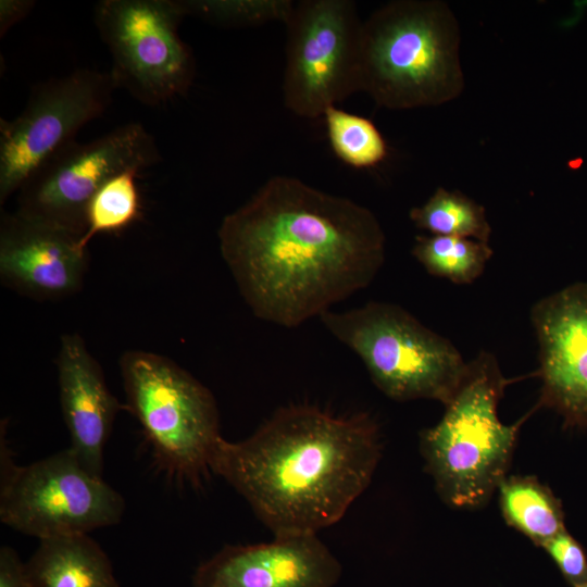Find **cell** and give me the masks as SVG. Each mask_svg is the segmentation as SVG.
Masks as SVG:
<instances>
[{
	"mask_svg": "<svg viewBox=\"0 0 587 587\" xmlns=\"http://www.w3.org/2000/svg\"><path fill=\"white\" fill-rule=\"evenodd\" d=\"M120 369L127 408L139 422L157 467L179 484L200 487L222 437L213 394L166 357L126 351Z\"/></svg>",
	"mask_w": 587,
	"mask_h": 587,
	"instance_id": "5b68a950",
	"label": "cell"
},
{
	"mask_svg": "<svg viewBox=\"0 0 587 587\" xmlns=\"http://www.w3.org/2000/svg\"><path fill=\"white\" fill-rule=\"evenodd\" d=\"M530 320L539 344L538 408L554 410L564 428L587 429V283L540 299Z\"/></svg>",
	"mask_w": 587,
	"mask_h": 587,
	"instance_id": "7c38bea8",
	"label": "cell"
},
{
	"mask_svg": "<svg viewBox=\"0 0 587 587\" xmlns=\"http://www.w3.org/2000/svg\"><path fill=\"white\" fill-rule=\"evenodd\" d=\"M497 491L505 523L535 546L540 548L566 529L561 501L537 477L507 476Z\"/></svg>",
	"mask_w": 587,
	"mask_h": 587,
	"instance_id": "e0dca14e",
	"label": "cell"
},
{
	"mask_svg": "<svg viewBox=\"0 0 587 587\" xmlns=\"http://www.w3.org/2000/svg\"><path fill=\"white\" fill-rule=\"evenodd\" d=\"M82 237L38 220L2 213L0 277L2 283L35 299H57L77 292L88 265Z\"/></svg>",
	"mask_w": 587,
	"mask_h": 587,
	"instance_id": "5bb4252c",
	"label": "cell"
},
{
	"mask_svg": "<svg viewBox=\"0 0 587 587\" xmlns=\"http://www.w3.org/2000/svg\"><path fill=\"white\" fill-rule=\"evenodd\" d=\"M410 220L420 228L438 236L471 238L488 243L491 227L485 208L460 191L442 187L420 207L409 213Z\"/></svg>",
	"mask_w": 587,
	"mask_h": 587,
	"instance_id": "ac0fdd59",
	"label": "cell"
},
{
	"mask_svg": "<svg viewBox=\"0 0 587 587\" xmlns=\"http://www.w3.org/2000/svg\"><path fill=\"white\" fill-rule=\"evenodd\" d=\"M217 235L251 312L287 328L367 287L385 261V234L371 210L285 175L227 214Z\"/></svg>",
	"mask_w": 587,
	"mask_h": 587,
	"instance_id": "6da1fadb",
	"label": "cell"
},
{
	"mask_svg": "<svg viewBox=\"0 0 587 587\" xmlns=\"http://www.w3.org/2000/svg\"><path fill=\"white\" fill-rule=\"evenodd\" d=\"M186 16L220 26H257L285 23L295 2L291 0H180Z\"/></svg>",
	"mask_w": 587,
	"mask_h": 587,
	"instance_id": "7402d4cb",
	"label": "cell"
},
{
	"mask_svg": "<svg viewBox=\"0 0 587 587\" xmlns=\"http://www.w3.org/2000/svg\"><path fill=\"white\" fill-rule=\"evenodd\" d=\"M155 139L137 122L89 141L72 140L53 152L17 192L16 212L66 229L86 232V210L96 191L114 175L161 162Z\"/></svg>",
	"mask_w": 587,
	"mask_h": 587,
	"instance_id": "30bf717a",
	"label": "cell"
},
{
	"mask_svg": "<svg viewBox=\"0 0 587 587\" xmlns=\"http://www.w3.org/2000/svg\"><path fill=\"white\" fill-rule=\"evenodd\" d=\"M413 257L433 276L471 284L484 272L492 250L486 242L455 236H417Z\"/></svg>",
	"mask_w": 587,
	"mask_h": 587,
	"instance_id": "d6986e66",
	"label": "cell"
},
{
	"mask_svg": "<svg viewBox=\"0 0 587 587\" xmlns=\"http://www.w3.org/2000/svg\"><path fill=\"white\" fill-rule=\"evenodd\" d=\"M511 383L494 354L480 352L465 374L441 420L420 435L425 469L448 505L474 510L486 505L508 476L519 430L538 409L504 424L498 404Z\"/></svg>",
	"mask_w": 587,
	"mask_h": 587,
	"instance_id": "277c9868",
	"label": "cell"
},
{
	"mask_svg": "<svg viewBox=\"0 0 587 587\" xmlns=\"http://www.w3.org/2000/svg\"><path fill=\"white\" fill-rule=\"evenodd\" d=\"M323 117L329 145L345 164L370 168L386 159L387 142L371 120L336 107L328 108Z\"/></svg>",
	"mask_w": 587,
	"mask_h": 587,
	"instance_id": "44dd1931",
	"label": "cell"
},
{
	"mask_svg": "<svg viewBox=\"0 0 587 587\" xmlns=\"http://www.w3.org/2000/svg\"><path fill=\"white\" fill-rule=\"evenodd\" d=\"M574 587H587V580L584 582V583H582V584H579V585H576V586H574Z\"/></svg>",
	"mask_w": 587,
	"mask_h": 587,
	"instance_id": "484cf974",
	"label": "cell"
},
{
	"mask_svg": "<svg viewBox=\"0 0 587 587\" xmlns=\"http://www.w3.org/2000/svg\"><path fill=\"white\" fill-rule=\"evenodd\" d=\"M33 0L0 1V37L2 38L14 25L23 21L35 7Z\"/></svg>",
	"mask_w": 587,
	"mask_h": 587,
	"instance_id": "d4e9b609",
	"label": "cell"
},
{
	"mask_svg": "<svg viewBox=\"0 0 587 587\" xmlns=\"http://www.w3.org/2000/svg\"><path fill=\"white\" fill-rule=\"evenodd\" d=\"M286 27L285 107L316 118L361 91L363 22L351 0L295 2Z\"/></svg>",
	"mask_w": 587,
	"mask_h": 587,
	"instance_id": "9c48e42d",
	"label": "cell"
},
{
	"mask_svg": "<svg viewBox=\"0 0 587 587\" xmlns=\"http://www.w3.org/2000/svg\"><path fill=\"white\" fill-rule=\"evenodd\" d=\"M380 452L371 416L289 405L243 440L221 437L210 469L274 536L317 534L337 523L367 488Z\"/></svg>",
	"mask_w": 587,
	"mask_h": 587,
	"instance_id": "7a4b0ae2",
	"label": "cell"
},
{
	"mask_svg": "<svg viewBox=\"0 0 587 587\" xmlns=\"http://www.w3.org/2000/svg\"><path fill=\"white\" fill-rule=\"evenodd\" d=\"M116 88L110 72L77 68L36 84L15 118H0L1 205L46 159L105 112Z\"/></svg>",
	"mask_w": 587,
	"mask_h": 587,
	"instance_id": "8fae6325",
	"label": "cell"
},
{
	"mask_svg": "<svg viewBox=\"0 0 587 587\" xmlns=\"http://www.w3.org/2000/svg\"><path fill=\"white\" fill-rule=\"evenodd\" d=\"M324 327L363 362L374 385L396 401L430 399L446 405L465 374L447 338L400 305L370 301L345 312L326 311Z\"/></svg>",
	"mask_w": 587,
	"mask_h": 587,
	"instance_id": "8992f818",
	"label": "cell"
},
{
	"mask_svg": "<svg viewBox=\"0 0 587 587\" xmlns=\"http://www.w3.org/2000/svg\"><path fill=\"white\" fill-rule=\"evenodd\" d=\"M24 573L29 587H120L110 558L89 534L40 539Z\"/></svg>",
	"mask_w": 587,
	"mask_h": 587,
	"instance_id": "2e32d148",
	"label": "cell"
},
{
	"mask_svg": "<svg viewBox=\"0 0 587 587\" xmlns=\"http://www.w3.org/2000/svg\"><path fill=\"white\" fill-rule=\"evenodd\" d=\"M572 587L587 580V554L584 547L565 529L541 547Z\"/></svg>",
	"mask_w": 587,
	"mask_h": 587,
	"instance_id": "603a6c76",
	"label": "cell"
},
{
	"mask_svg": "<svg viewBox=\"0 0 587 587\" xmlns=\"http://www.w3.org/2000/svg\"><path fill=\"white\" fill-rule=\"evenodd\" d=\"M0 587H29L24 573V562L9 546L0 548Z\"/></svg>",
	"mask_w": 587,
	"mask_h": 587,
	"instance_id": "cb8c5ba5",
	"label": "cell"
},
{
	"mask_svg": "<svg viewBox=\"0 0 587 587\" xmlns=\"http://www.w3.org/2000/svg\"><path fill=\"white\" fill-rule=\"evenodd\" d=\"M139 172L127 170L114 175L92 196L86 210L87 227L80 239L83 248H87L96 235L118 233L140 217Z\"/></svg>",
	"mask_w": 587,
	"mask_h": 587,
	"instance_id": "ffe728a7",
	"label": "cell"
},
{
	"mask_svg": "<svg viewBox=\"0 0 587 587\" xmlns=\"http://www.w3.org/2000/svg\"><path fill=\"white\" fill-rule=\"evenodd\" d=\"M186 16L180 0H101L93 20L111 58L117 88L146 105L184 95L196 75V60L180 38Z\"/></svg>",
	"mask_w": 587,
	"mask_h": 587,
	"instance_id": "ba28073f",
	"label": "cell"
},
{
	"mask_svg": "<svg viewBox=\"0 0 587 587\" xmlns=\"http://www.w3.org/2000/svg\"><path fill=\"white\" fill-rule=\"evenodd\" d=\"M0 450V520L8 527L40 540L121 522L123 496L89 472L71 448L17 465L1 434Z\"/></svg>",
	"mask_w": 587,
	"mask_h": 587,
	"instance_id": "52a82bcc",
	"label": "cell"
},
{
	"mask_svg": "<svg viewBox=\"0 0 587 587\" xmlns=\"http://www.w3.org/2000/svg\"><path fill=\"white\" fill-rule=\"evenodd\" d=\"M460 43L446 2L390 1L363 22L361 91L390 110L449 102L464 88Z\"/></svg>",
	"mask_w": 587,
	"mask_h": 587,
	"instance_id": "3957f363",
	"label": "cell"
},
{
	"mask_svg": "<svg viewBox=\"0 0 587 587\" xmlns=\"http://www.w3.org/2000/svg\"><path fill=\"white\" fill-rule=\"evenodd\" d=\"M342 567L317 534L228 545L201 563L192 587H333Z\"/></svg>",
	"mask_w": 587,
	"mask_h": 587,
	"instance_id": "4fadbf2b",
	"label": "cell"
},
{
	"mask_svg": "<svg viewBox=\"0 0 587 587\" xmlns=\"http://www.w3.org/2000/svg\"><path fill=\"white\" fill-rule=\"evenodd\" d=\"M57 371L61 410L71 437L68 448L89 472L102 476L104 448L121 404L78 334L61 337Z\"/></svg>",
	"mask_w": 587,
	"mask_h": 587,
	"instance_id": "9a60e30c",
	"label": "cell"
}]
</instances>
